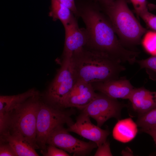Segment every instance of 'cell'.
<instances>
[{
    "mask_svg": "<svg viewBox=\"0 0 156 156\" xmlns=\"http://www.w3.org/2000/svg\"><path fill=\"white\" fill-rule=\"evenodd\" d=\"M71 59L62 58L60 67L49 85L45 94L50 104L59 108L77 81Z\"/></svg>",
    "mask_w": 156,
    "mask_h": 156,
    "instance_id": "6",
    "label": "cell"
},
{
    "mask_svg": "<svg viewBox=\"0 0 156 156\" xmlns=\"http://www.w3.org/2000/svg\"><path fill=\"white\" fill-rule=\"evenodd\" d=\"M91 84L95 91L116 99H128L134 88L130 81L125 78Z\"/></svg>",
    "mask_w": 156,
    "mask_h": 156,
    "instance_id": "12",
    "label": "cell"
},
{
    "mask_svg": "<svg viewBox=\"0 0 156 156\" xmlns=\"http://www.w3.org/2000/svg\"><path fill=\"white\" fill-rule=\"evenodd\" d=\"M0 156H16L15 151L7 142L0 140Z\"/></svg>",
    "mask_w": 156,
    "mask_h": 156,
    "instance_id": "23",
    "label": "cell"
},
{
    "mask_svg": "<svg viewBox=\"0 0 156 156\" xmlns=\"http://www.w3.org/2000/svg\"><path fill=\"white\" fill-rule=\"evenodd\" d=\"M96 94L91 83L77 80L72 90L62 102L60 108L76 107L81 109L89 103Z\"/></svg>",
    "mask_w": 156,
    "mask_h": 156,
    "instance_id": "11",
    "label": "cell"
},
{
    "mask_svg": "<svg viewBox=\"0 0 156 156\" xmlns=\"http://www.w3.org/2000/svg\"><path fill=\"white\" fill-rule=\"evenodd\" d=\"M40 103L37 96L16 107L9 113L5 131L19 132L35 149L39 148L36 141V126Z\"/></svg>",
    "mask_w": 156,
    "mask_h": 156,
    "instance_id": "4",
    "label": "cell"
},
{
    "mask_svg": "<svg viewBox=\"0 0 156 156\" xmlns=\"http://www.w3.org/2000/svg\"><path fill=\"white\" fill-rule=\"evenodd\" d=\"M140 131L148 134L152 137L156 147V128L146 129H140Z\"/></svg>",
    "mask_w": 156,
    "mask_h": 156,
    "instance_id": "28",
    "label": "cell"
},
{
    "mask_svg": "<svg viewBox=\"0 0 156 156\" xmlns=\"http://www.w3.org/2000/svg\"><path fill=\"white\" fill-rule=\"evenodd\" d=\"M132 4L134 11L138 16L143 12L148 10L147 0H129Z\"/></svg>",
    "mask_w": 156,
    "mask_h": 156,
    "instance_id": "24",
    "label": "cell"
},
{
    "mask_svg": "<svg viewBox=\"0 0 156 156\" xmlns=\"http://www.w3.org/2000/svg\"><path fill=\"white\" fill-rule=\"evenodd\" d=\"M76 4L78 17L84 23L87 33L88 41L84 47L121 63L131 62L135 52L127 49L122 44L99 5L94 0H83Z\"/></svg>",
    "mask_w": 156,
    "mask_h": 156,
    "instance_id": "1",
    "label": "cell"
},
{
    "mask_svg": "<svg viewBox=\"0 0 156 156\" xmlns=\"http://www.w3.org/2000/svg\"><path fill=\"white\" fill-rule=\"evenodd\" d=\"M46 144L77 156L87 155L98 147L94 142H86L74 137L63 125L59 126L53 130L49 135Z\"/></svg>",
    "mask_w": 156,
    "mask_h": 156,
    "instance_id": "8",
    "label": "cell"
},
{
    "mask_svg": "<svg viewBox=\"0 0 156 156\" xmlns=\"http://www.w3.org/2000/svg\"><path fill=\"white\" fill-rule=\"evenodd\" d=\"M0 140L8 142L18 156H39L34 148L19 132L7 130L0 134Z\"/></svg>",
    "mask_w": 156,
    "mask_h": 156,
    "instance_id": "15",
    "label": "cell"
},
{
    "mask_svg": "<svg viewBox=\"0 0 156 156\" xmlns=\"http://www.w3.org/2000/svg\"><path fill=\"white\" fill-rule=\"evenodd\" d=\"M142 37L141 42L144 49L152 55H156V32L147 30Z\"/></svg>",
    "mask_w": 156,
    "mask_h": 156,
    "instance_id": "19",
    "label": "cell"
},
{
    "mask_svg": "<svg viewBox=\"0 0 156 156\" xmlns=\"http://www.w3.org/2000/svg\"><path fill=\"white\" fill-rule=\"evenodd\" d=\"M71 113L40 102L37 119L36 141L42 151H46L47 140L53 130L64 124L68 126L74 123L70 117Z\"/></svg>",
    "mask_w": 156,
    "mask_h": 156,
    "instance_id": "5",
    "label": "cell"
},
{
    "mask_svg": "<svg viewBox=\"0 0 156 156\" xmlns=\"http://www.w3.org/2000/svg\"><path fill=\"white\" fill-rule=\"evenodd\" d=\"M38 95V92L32 88L16 95H0V124L3 125L7 122L9 112L16 107L29 99Z\"/></svg>",
    "mask_w": 156,
    "mask_h": 156,
    "instance_id": "14",
    "label": "cell"
},
{
    "mask_svg": "<svg viewBox=\"0 0 156 156\" xmlns=\"http://www.w3.org/2000/svg\"><path fill=\"white\" fill-rule=\"evenodd\" d=\"M61 3L70 9L76 16L78 14L75 0H58Z\"/></svg>",
    "mask_w": 156,
    "mask_h": 156,
    "instance_id": "26",
    "label": "cell"
},
{
    "mask_svg": "<svg viewBox=\"0 0 156 156\" xmlns=\"http://www.w3.org/2000/svg\"><path fill=\"white\" fill-rule=\"evenodd\" d=\"M137 126L131 118L119 120L113 128V137L122 143L130 142L134 138L137 133Z\"/></svg>",
    "mask_w": 156,
    "mask_h": 156,
    "instance_id": "16",
    "label": "cell"
},
{
    "mask_svg": "<svg viewBox=\"0 0 156 156\" xmlns=\"http://www.w3.org/2000/svg\"><path fill=\"white\" fill-rule=\"evenodd\" d=\"M71 61L76 80L91 83L118 79L126 70L116 60L85 47L74 54Z\"/></svg>",
    "mask_w": 156,
    "mask_h": 156,
    "instance_id": "2",
    "label": "cell"
},
{
    "mask_svg": "<svg viewBox=\"0 0 156 156\" xmlns=\"http://www.w3.org/2000/svg\"><path fill=\"white\" fill-rule=\"evenodd\" d=\"M136 123L141 129L156 128V108L144 114H139Z\"/></svg>",
    "mask_w": 156,
    "mask_h": 156,
    "instance_id": "18",
    "label": "cell"
},
{
    "mask_svg": "<svg viewBox=\"0 0 156 156\" xmlns=\"http://www.w3.org/2000/svg\"><path fill=\"white\" fill-rule=\"evenodd\" d=\"M101 9L124 46H134L141 43L148 30L136 18L128 7L127 0H115L111 5Z\"/></svg>",
    "mask_w": 156,
    "mask_h": 156,
    "instance_id": "3",
    "label": "cell"
},
{
    "mask_svg": "<svg viewBox=\"0 0 156 156\" xmlns=\"http://www.w3.org/2000/svg\"><path fill=\"white\" fill-rule=\"evenodd\" d=\"M74 14L70 9L58 0H51L49 15L54 21H60L64 26L76 19Z\"/></svg>",
    "mask_w": 156,
    "mask_h": 156,
    "instance_id": "17",
    "label": "cell"
},
{
    "mask_svg": "<svg viewBox=\"0 0 156 156\" xmlns=\"http://www.w3.org/2000/svg\"><path fill=\"white\" fill-rule=\"evenodd\" d=\"M125 105L101 92L97 93L94 99L81 109L84 113L94 119L101 127L109 119L120 118L122 109Z\"/></svg>",
    "mask_w": 156,
    "mask_h": 156,
    "instance_id": "7",
    "label": "cell"
},
{
    "mask_svg": "<svg viewBox=\"0 0 156 156\" xmlns=\"http://www.w3.org/2000/svg\"><path fill=\"white\" fill-rule=\"evenodd\" d=\"M94 156H112L111 151L109 143L106 141L98 147Z\"/></svg>",
    "mask_w": 156,
    "mask_h": 156,
    "instance_id": "25",
    "label": "cell"
},
{
    "mask_svg": "<svg viewBox=\"0 0 156 156\" xmlns=\"http://www.w3.org/2000/svg\"><path fill=\"white\" fill-rule=\"evenodd\" d=\"M128 99L139 115L156 108V91H150L144 87L134 88Z\"/></svg>",
    "mask_w": 156,
    "mask_h": 156,
    "instance_id": "13",
    "label": "cell"
},
{
    "mask_svg": "<svg viewBox=\"0 0 156 156\" xmlns=\"http://www.w3.org/2000/svg\"><path fill=\"white\" fill-rule=\"evenodd\" d=\"M64 27L65 39L62 58H71L75 53L82 49L86 46L88 36L85 28H80L75 20Z\"/></svg>",
    "mask_w": 156,
    "mask_h": 156,
    "instance_id": "10",
    "label": "cell"
},
{
    "mask_svg": "<svg viewBox=\"0 0 156 156\" xmlns=\"http://www.w3.org/2000/svg\"><path fill=\"white\" fill-rule=\"evenodd\" d=\"M140 16L147 26L152 31L156 32V15L146 10L140 13Z\"/></svg>",
    "mask_w": 156,
    "mask_h": 156,
    "instance_id": "21",
    "label": "cell"
},
{
    "mask_svg": "<svg viewBox=\"0 0 156 156\" xmlns=\"http://www.w3.org/2000/svg\"><path fill=\"white\" fill-rule=\"evenodd\" d=\"M41 153L45 156H69V154L65 151L57 148V147L53 145H49L46 148L45 151H41Z\"/></svg>",
    "mask_w": 156,
    "mask_h": 156,
    "instance_id": "22",
    "label": "cell"
},
{
    "mask_svg": "<svg viewBox=\"0 0 156 156\" xmlns=\"http://www.w3.org/2000/svg\"><path fill=\"white\" fill-rule=\"evenodd\" d=\"M148 8L151 10H156V4L153 3H148Z\"/></svg>",
    "mask_w": 156,
    "mask_h": 156,
    "instance_id": "29",
    "label": "cell"
},
{
    "mask_svg": "<svg viewBox=\"0 0 156 156\" xmlns=\"http://www.w3.org/2000/svg\"><path fill=\"white\" fill-rule=\"evenodd\" d=\"M140 69H145L150 78L156 81V55H152L145 59L136 60V62Z\"/></svg>",
    "mask_w": 156,
    "mask_h": 156,
    "instance_id": "20",
    "label": "cell"
},
{
    "mask_svg": "<svg viewBox=\"0 0 156 156\" xmlns=\"http://www.w3.org/2000/svg\"><path fill=\"white\" fill-rule=\"evenodd\" d=\"M101 9L109 6L112 4L115 0H94Z\"/></svg>",
    "mask_w": 156,
    "mask_h": 156,
    "instance_id": "27",
    "label": "cell"
},
{
    "mask_svg": "<svg viewBox=\"0 0 156 156\" xmlns=\"http://www.w3.org/2000/svg\"><path fill=\"white\" fill-rule=\"evenodd\" d=\"M68 126L67 129L68 131L76 133L94 142L98 147L107 141L110 133L108 130L102 129L92 124L90 116L83 112L78 116L75 123Z\"/></svg>",
    "mask_w": 156,
    "mask_h": 156,
    "instance_id": "9",
    "label": "cell"
}]
</instances>
